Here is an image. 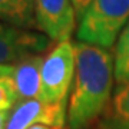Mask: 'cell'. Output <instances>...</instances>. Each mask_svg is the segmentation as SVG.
<instances>
[{"label": "cell", "mask_w": 129, "mask_h": 129, "mask_svg": "<svg viewBox=\"0 0 129 129\" xmlns=\"http://www.w3.org/2000/svg\"><path fill=\"white\" fill-rule=\"evenodd\" d=\"M76 68L68 103L69 129H85L99 119L113 95L115 56L111 49L75 42Z\"/></svg>", "instance_id": "cell-1"}, {"label": "cell", "mask_w": 129, "mask_h": 129, "mask_svg": "<svg viewBox=\"0 0 129 129\" xmlns=\"http://www.w3.org/2000/svg\"><path fill=\"white\" fill-rule=\"evenodd\" d=\"M129 23V0H92L78 19L79 42L111 49Z\"/></svg>", "instance_id": "cell-2"}, {"label": "cell", "mask_w": 129, "mask_h": 129, "mask_svg": "<svg viewBox=\"0 0 129 129\" xmlns=\"http://www.w3.org/2000/svg\"><path fill=\"white\" fill-rule=\"evenodd\" d=\"M76 55L75 42L56 43L43 60L39 98L46 103H68V93L73 85Z\"/></svg>", "instance_id": "cell-3"}, {"label": "cell", "mask_w": 129, "mask_h": 129, "mask_svg": "<svg viewBox=\"0 0 129 129\" xmlns=\"http://www.w3.org/2000/svg\"><path fill=\"white\" fill-rule=\"evenodd\" d=\"M53 42L39 30L20 29L0 22V64H14L29 56L42 55Z\"/></svg>", "instance_id": "cell-4"}, {"label": "cell", "mask_w": 129, "mask_h": 129, "mask_svg": "<svg viewBox=\"0 0 129 129\" xmlns=\"http://www.w3.org/2000/svg\"><path fill=\"white\" fill-rule=\"evenodd\" d=\"M37 30L53 43L70 40L76 26V10L72 0H35Z\"/></svg>", "instance_id": "cell-5"}, {"label": "cell", "mask_w": 129, "mask_h": 129, "mask_svg": "<svg viewBox=\"0 0 129 129\" xmlns=\"http://www.w3.org/2000/svg\"><path fill=\"white\" fill-rule=\"evenodd\" d=\"M68 119V103H46L30 99L16 103L9 113L6 129H29L33 125L63 128Z\"/></svg>", "instance_id": "cell-6"}, {"label": "cell", "mask_w": 129, "mask_h": 129, "mask_svg": "<svg viewBox=\"0 0 129 129\" xmlns=\"http://www.w3.org/2000/svg\"><path fill=\"white\" fill-rule=\"evenodd\" d=\"M43 60L45 56L35 55L13 64L10 79L17 96V103L39 98Z\"/></svg>", "instance_id": "cell-7"}, {"label": "cell", "mask_w": 129, "mask_h": 129, "mask_svg": "<svg viewBox=\"0 0 129 129\" xmlns=\"http://www.w3.org/2000/svg\"><path fill=\"white\" fill-rule=\"evenodd\" d=\"M99 129H129V82L120 83L98 122Z\"/></svg>", "instance_id": "cell-8"}, {"label": "cell", "mask_w": 129, "mask_h": 129, "mask_svg": "<svg viewBox=\"0 0 129 129\" xmlns=\"http://www.w3.org/2000/svg\"><path fill=\"white\" fill-rule=\"evenodd\" d=\"M0 22L20 29H37L35 0H0Z\"/></svg>", "instance_id": "cell-9"}, {"label": "cell", "mask_w": 129, "mask_h": 129, "mask_svg": "<svg viewBox=\"0 0 129 129\" xmlns=\"http://www.w3.org/2000/svg\"><path fill=\"white\" fill-rule=\"evenodd\" d=\"M115 79L119 83L129 82V23L120 33L115 46Z\"/></svg>", "instance_id": "cell-10"}, {"label": "cell", "mask_w": 129, "mask_h": 129, "mask_svg": "<svg viewBox=\"0 0 129 129\" xmlns=\"http://www.w3.org/2000/svg\"><path fill=\"white\" fill-rule=\"evenodd\" d=\"M16 103H17V96L10 76L0 79V111L10 112L16 106Z\"/></svg>", "instance_id": "cell-11"}, {"label": "cell", "mask_w": 129, "mask_h": 129, "mask_svg": "<svg viewBox=\"0 0 129 129\" xmlns=\"http://www.w3.org/2000/svg\"><path fill=\"white\" fill-rule=\"evenodd\" d=\"M90 2H92V0H72L73 7H75V10H76V16H78V19L82 16V13L85 12V9L89 6Z\"/></svg>", "instance_id": "cell-12"}, {"label": "cell", "mask_w": 129, "mask_h": 129, "mask_svg": "<svg viewBox=\"0 0 129 129\" xmlns=\"http://www.w3.org/2000/svg\"><path fill=\"white\" fill-rule=\"evenodd\" d=\"M12 70H13V64H0V79L12 76Z\"/></svg>", "instance_id": "cell-13"}, {"label": "cell", "mask_w": 129, "mask_h": 129, "mask_svg": "<svg viewBox=\"0 0 129 129\" xmlns=\"http://www.w3.org/2000/svg\"><path fill=\"white\" fill-rule=\"evenodd\" d=\"M9 113L10 112L0 111V129L7 128V120H9Z\"/></svg>", "instance_id": "cell-14"}, {"label": "cell", "mask_w": 129, "mask_h": 129, "mask_svg": "<svg viewBox=\"0 0 129 129\" xmlns=\"http://www.w3.org/2000/svg\"><path fill=\"white\" fill-rule=\"evenodd\" d=\"M29 129H63L60 126H49V125H33Z\"/></svg>", "instance_id": "cell-15"}]
</instances>
